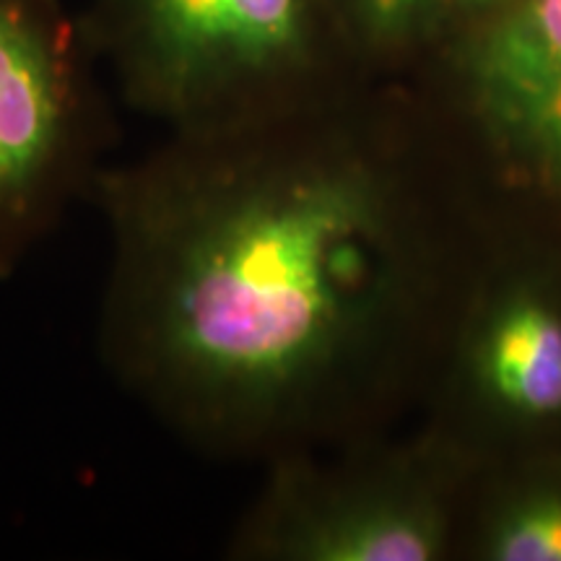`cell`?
<instances>
[{
  "instance_id": "obj_7",
  "label": "cell",
  "mask_w": 561,
  "mask_h": 561,
  "mask_svg": "<svg viewBox=\"0 0 561 561\" xmlns=\"http://www.w3.org/2000/svg\"><path fill=\"white\" fill-rule=\"evenodd\" d=\"M489 557L500 561H561V489L523 494L489 533Z\"/></svg>"
},
{
  "instance_id": "obj_3",
  "label": "cell",
  "mask_w": 561,
  "mask_h": 561,
  "mask_svg": "<svg viewBox=\"0 0 561 561\" xmlns=\"http://www.w3.org/2000/svg\"><path fill=\"white\" fill-rule=\"evenodd\" d=\"M102 62L62 0H0V280L79 201L115 138Z\"/></svg>"
},
{
  "instance_id": "obj_5",
  "label": "cell",
  "mask_w": 561,
  "mask_h": 561,
  "mask_svg": "<svg viewBox=\"0 0 561 561\" xmlns=\"http://www.w3.org/2000/svg\"><path fill=\"white\" fill-rule=\"evenodd\" d=\"M473 83L489 128L561 193V0H520L481 39Z\"/></svg>"
},
{
  "instance_id": "obj_1",
  "label": "cell",
  "mask_w": 561,
  "mask_h": 561,
  "mask_svg": "<svg viewBox=\"0 0 561 561\" xmlns=\"http://www.w3.org/2000/svg\"><path fill=\"white\" fill-rule=\"evenodd\" d=\"M289 117L172 133L110 161L91 195L110 234L100 359L161 430L203 450L318 430L388 294L375 174Z\"/></svg>"
},
{
  "instance_id": "obj_6",
  "label": "cell",
  "mask_w": 561,
  "mask_h": 561,
  "mask_svg": "<svg viewBox=\"0 0 561 561\" xmlns=\"http://www.w3.org/2000/svg\"><path fill=\"white\" fill-rule=\"evenodd\" d=\"M479 375L496 405L515 416H561V310L536 291L496 307L479 343Z\"/></svg>"
},
{
  "instance_id": "obj_2",
  "label": "cell",
  "mask_w": 561,
  "mask_h": 561,
  "mask_svg": "<svg viewBox=\"0 0 561 561\" xmlns=\"http://www.w3.org/2000/svg\"><path fill=\"white\" fill-rule=\"evenodd\" d=\"M320 0H89L83 26L121 100L172 133L294 115L320 55Z\"/></svg>"
},
{
  "instance_id": "obj_9",
  "label": "cell",
  "mask_w": 561,
  "mask_h": 561,
  "mask_svg": "<svg viewBox=\"0 0 561 561\" xmlns=\"http://www.w3.org/2000/svg\"><path fill=\"white\" fill-rule=\"evenodd\" d=\"M479 3H483V0H479Z\"/></svg>"
},
{
  "instance_id": "obj_8",
  "label": "cell",
  "mask_w": 561,
  "mask_h": 561,
  "mask_svg": "<svg viewBox=\"0 0 561 561\" xmlns=\"http://www.w3.org/2000/svg\"><path fill=\"white\" fill-rule=\"evenodd\" d=\"M346 3L369 34L392 37V32H401L413 19L421 0H346Z\"/></svg>"
},
{
  "instance_id": "obj_4",
  "label": "cell",
  "mask_w": 561,
  "mask_h": 561,
  "mask_svg": "<svg viewBox=\"0 0 561 561\" xmlns=\"http://www.w3.org/2000/svg\"><path fill=\"white\" fill-rule=\"evenodd\" d=\"M442 549L430 510L354 489L307 468L286 471L240 533V551L301 561H426Z\"/></svg>"
}]
</instances>
